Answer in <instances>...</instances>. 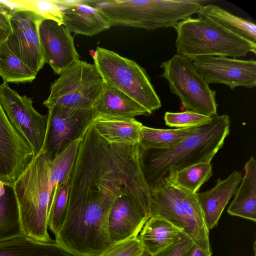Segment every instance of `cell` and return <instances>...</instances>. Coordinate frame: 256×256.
<instances>
[{
    "instance_id": "cell-6",
    "label": "cell",
    "mask_w": 256,
    "mask_h": 256,
    "mask_svg": "<svg viewBox=\"0 0 256 256\" xmlns=\"http://www.w3.org/2000/svg\"><path fill=\"white\" fill-rule=\"evenodd\" d=\"M104 82L94 64L80 60L60 74L50 87L43 104L76 109L92 108L100 94Z\"/></svg>"
},
{
    "instance_id": "cell-32",
    "label": "cell",
    "mask_w": 256,
    "mask_h": 256,
    "mask_svg": "<svg viewBox=\"0 0 256 256\" xmlns=\"http://www.w3.org/2000/svg\"><path fill=\"white\" fill-rule=\"evenodd\" d=\"M12 14L0 11V45L6 41L12 34L10 22Z\"/></svg>"
},
{
    "instance_id": "cell-15",
    "label": "cell",
    "mask_w": 256,
    "mask_h": 256,
    "mask_svg": "<svg viewBox=\"0 0 256 256\" xmlns=\"http://www.w3.org/2000/svg\"><path fill=\"white\" fill-rule=\"evenodd\" d=\"M60 8L62 24L71 33L92 36L110 26L104 16L88 0H56Z\"/></svg>"
},
{
    "instance_id": "cell-34",
    "label": "cell",
    "mask_w": 256,
    "mask_h": 256,
    "mask_svg": "<svg viewBox=\"0 0 256 256\" xmlns=\"http://www.w3.org/2000/svg\"><path fill=\"white\" fill-rule=\"evenodd\" d=\"M0 11L12 14L13 10L12 6L6 2H0Z\"/></svg>"
},
{
    "instance_id": "cell-18",
    "label": "cell",
    "mask_w": 256,
    "mask_h": 256,
    "mask_svg": "<svg viewBox=\"0 0 256 256\" xmlns=\"http://www.w3.org/2000/svg\"><path fill=\"white\" fill-rule=\"evenodd\" d=\"M244 175L227 212L234 216L256 222V162L251 156L244 167Z\"/></svg>"
},
{
    "instance_id": "cell-2",
    "label": "cell",
    "mask_w": 256,
    "mask_h": 256,
    "mask_svg": "<svg viewBox=\"0 0 256 256\" xmlns=\"http://www.w3.org/2000/svg\"><path fill=\"white\" fill-rule=\"evenodd\" d=\"M50 158L44 145L12 186L24 235L43 242L53 240L48 230L54 192Z\"/></svg>"
},
{
    "instance_id": "cell-25",
    "label": "cell",
    "mask_w": 256,
    "mask_h": 256,
    "mask_svg": "<svg viewBox=\"0 0 256 256\" xmlns=\"http://www.w3.org/2000/svg\"><path fill=\"white\" fill-rule=\"evenodd\" d=\"M18 208L5 193L0 197V242L24 235Z\"/></svg>"
},
{
    "instance_id": "cell-5",
    "label": "cell",
    "mask_w": 256,
    "mask_h": 256,
    "mask_svg": "<svg viewBox=\"0 0 256 256\" xmlns=\"http://www.w3.org/2000/svg\"><path fill=\"white\" fill-rule=\"evenodd\" d=\"M94 59L104 83L130 97L150 114L162 106L146 70L136 62L99 46Z\"/></svg>"
},
{
    "instance_id": "cell-36",
    "label": "cell",
    "mask_w": 256,
    "mask_h": 256,
    "mask_svg": "<svg viewBox=\"0 0 256 256\" xmlns=\"http://www.w3.org/2000/svg\"><path fill=\"white\" fill-rule=\"evenodd\" d=\"M140 256H152L151 254H150L148 252H146L145 250L144 251V252L142 253V254Z\"/></svg>"
},
{
    "instance_id": "cell-17",
    "label": "cell",
    "mask_w": 256,
    "mask_h": 256,
    "mask_svg": "<svg viewBox=\"0 0 256 256\" xmlns=\"http://www.w3.org/2000/svg\"><path fill=\"white\" fill-rule=\"evenodd\" d=\"M92 108L97 117L133 118L138 116L150 115L146 109L130 97L104 82Z\"/></svg>"
},
{
    "instance_id": "cell-12",
    "label": "cell",
    "mask_w": 256,
    "mask_h": 256,
    "mask_svg": "<svg viewBox=\"0 0 256 256\" xmlns=\"http://www.w3.org/2000/svg\"><path fill=\"white\" fill-rule=\"evenodd\" d=\"M42 20L32 11L13 10L12 34L6 41L14 54L36 74L45 64L38 31Z\"/></svg>"
},
{
    "instance_id": "cell-11",
    "label": "cell",
    "mask_w": 256,
    "mask_h": 256,
    "mask_svg": "<svg viewBox=\"0 0 256 256\" xmlns=\"http://www.w3.org/2000/svg\"><path fill=\"white\" fill-rule=\"evenodd\" d=\"M36 156L28 140L10 122L0 102V180L12 188Z\"/></svg>"
},
{
    "instance_id": "cell-35",
    "label": "cell",
    "mask_w": 256,
    "mask_h": 256,
    "mask_svg": "<svg viewBox=\"0 0 256 256\" xmlns=\"http://www.w3.org/2000/svg\"><path fill=\"white\" fill-rule=\"evenodd\" d=\"M4 186V183L0 180V197L4 195L6 193Z\"/></svg>"
},
{
    "instance_id": "cell-30",
    "label": "cell",
    "mask_w": 256,
    "mask_h": 256,
    "mask_svg": "<svg viewBox=\"0 0 256 256\" xmlns=\"http://www.w3.org/2000/svg\"><path fill=\"white\" fill-rule=\"evenodd\" d=\"M137 236L112 242L98 256H140L144 251Z\"/></svg>"
},
{
    "instance_id": "cell-29",
    "label": "cell",
    "mask_w": 256,
    "mask_h": 256,
    "mask_svg": "<svg viewBox=\"0 0 256 256\" xmlns=\"http://www.w3.org/2000/svg\"><path fill=\"white\" fill-rule=\"evenodd\" d=\"M212 118V116L192 110L180 112H166L164 116L166 125L177 128L198 126L208 122Z\"/></svg>"
},
{
    "instance_id": "cell-22",
    "label": "cell",
    "mask_w": 256,
    "mask_h": 256,
    "mask_svg": "<svg viewBox=\"0 0 256 256\" xmlns=\"http://www.w3.org/2000/svg\"><path fill=\"white\" fill-rule=\"evenodd\" d=\"M197 14L198 17L208 18L234 34L256 44V26L249 20L234 15L212 4L202 5Z\"/></svg>"
},
{
    "instance_id": "cell-21",
    "label": "cell",
    "mask_w": 256,
    "mask_h": 256,
    "mask_svg": "<svg viewBox=\"0 0 256 256\" xmlns=\"http://www.w3.org/2000/svg\"><path fill=\"white\" fill-rule=\"evenodd\" d=\"M0 256H70L55 240L43 242L22 235L0 242Z\"/></svg>"
},
{
    "instance_id": "cell-13",
    "label": "cell",
    "mask_w": 256,
    "mask_h": 256,
    "mask_svg": "<svg viewBox=\"0 0 256 256\" xmlns=\"http://www.w3.org/2000/svg\"><path fill=\"white\" fill-rule=\"evenodd\" d=\"M196 71L209 85L222 84L231 90L242 86L250 88L256 84V62L226 56H198L192 60Z\"/></svg>"
},
{
    "instance_id": "cell-24",
    "label": "cell",
    "mask_w": 256,
    "mask_h": 256,
    "mask_svg": "<svg viewBox=\"0 0 256 256\" xmlns=\"http://www.w3.org/2000/svg\"><path fill=\"white\" fill-rule=\"evenodd\" d=\"M36 74L14 54L6 41L0 45V76L4 82H31Z\"/></svg>"
},
{
    "instance_id": "cell-31",
    "label": "cell",
    "mask_w": 256,
    "mask_h": 256,
    "mask_svg": "<svg viewBox=\"0 0 256 256\" xmlns=\"http://www.w3.org/2000/svg\"><path fill=\"white\" fill-rule=\"evenodd\" d=\"M194 244V241L181 232L172 244L153 256H190Z\"/></svg>"
},
{
    "instance_id": "cell-10",
    "label": "cell",
    "mask_w": 256,
    "mask_h": 256,
    "mask_svg": "<svg viewBox=\"0 0 256 256\" xmlns=\"http://www.w3.org/2000/svg\"><path fill=\"white\" fill-rule=\"evenodd\" d=\"M150 216V190L124 194L114 202L108 218L112 242L138 236Z\"/></svg>"
},
{
    "instance_id": "cell-3",
    "label": "cell",
    "mask_w": 256,
    "mask_h": 256,
    "mask_svg": "<svg viewBox=\"0 0 256 256\" xmlns=\"http://www.w3.org/2000/svg\"><path fill=\"white\" fill-rule=\"evenodd\" d=\"M176 54L192 60L198 56H224L233 58L256 54V44L204 17L192 18L177 22Z\"/></svg>"
},
{
    "instance_id": "cell-4",
    "label": "cell",
    "mask_w": 256,
    "mask_h": 256,
    "mask_svg": "<svg viewBox=\"0 0 256 256\" xmlns=\"http://www.w3.org/2000/svg\"><path fill=\"white\" fill-rule=\"evenodd\" d=\"M150 216L162 218L212 253L207 228L196 194L165 181L150 188Z\"/></svg>"
},
{
    "instance_id": "cell-26",
    "label": "cell",
    "mask_w": 256,
    "mask_h": 256,
    "mask_svg": "<svg viewBox=\"0 0 256 256\" xmlns=\"http://www.w3.org/2000/svg\"><path fill=\"white\" fill-rule=\"evenodd\" d=\"M210 162L197 164L178 172L171 182L196 194L213 175Z\"/></svg>"
},
{
    "instance_id": "cell-16",
    "label": "cell",
    "mask_w": 256,
    "mask_h": 256,
    "mask_svg": "<svg viewBox=\"0 0 256 256\" xmlns=\"http://www.w3.org/2000/svg\"><path fill=\"white\" fill-rule=\"evenodd\" d=\"M242 180L241 173L235 170L225 180L218 178L214 186L210 190L196 193L206 225L209 230L217 225L224 208L235 194Z\"/></svg>"
},
{
    "instance_id": "cell-27",
    "label": "cell",
    "mask_w": 256,
    "mask_h": 256,
    "mask_svg": "<svg viewBox=\"0 0 256 256\" xmlns=\"http://www.w3.org/2000/svg\"><path fill=\"white\" fill-rule=\"evenodd\" d=\"M70 176L54 190L48 219V228L56 235L60 230L66 215L68 200Z\"/></svg>"
},
{
    "instance_id": "cell-33",
    "label": "cell",
    "mask_w": 256,
    "mask_h": 256,
    "mask_svg": "<svg viewBox=\"0 0 256 256\" xmlns=\"http://www.w3.org/2000/svg\"><path fill=\"white\" fill-rule=\"evenodd\" d=\"M212 253H208L194 244L190 256H212Z\"/></svg>"
},
{
    "instance_id": "cell-20",
    "label": "cell",
    "mask_w": 256,
    "mask_h": 256,
    "mask_svg": "<svg viewBox=\"0 0 256 256\" xmlns=\"http://www.w3.org/2000/svg\"><path fill=\"white\" fill-rule=\"evenodd\" d=\"M181 232L166 220L152 216L145 222L138 238L144 250L153 256L172 244Z\"/></svg>"
},
{
    "instance_id": "cell-8",
    "label": "cell",
    "mask_w": 256,
    "mask_h": 256,
    "mask_svg": "<svg viewBox=\"0 0 256 256\" xmlns=\"http://www.w3.org/2000/svg\"><path fill=\"white\" fill-rule=\"evenodd\" d=\"M48 108L45 148L50 158L82 138L97 116L92 108L76 109L56 105Z\"/></svg>"
},
{
    "instance_id": "cell-28",
    "label": "cell",
    "mask_w": 256,
    "mask_h": 256,
    "mask_svg": "<svg viewBox=\"0 0 256 256\" xmlns=\"http://www.w3.org/2000/svg\"><path fill=\"white\" fill-rule=\"evenodd\" d=\"M12 10H28L39 15L44 20H51L62 24V15L60 6L56 0H10Z\"/></svg>"
},
{
    "instance_id": "cell-7",
    "label": "cell",
    "mask_w": 256,
    "mask_h": 256,
    "mask_svg": "<svg viewBox=\"0 0 256 256\" xmlns=\"http://www.w3.org/2000/svg\"><path fill=\"white\" fill-rule=\"evenodd\" d=\"M160 67L164 70L160 76L168 80L170 91L179 97L184 106L208 116L217 114L216 91L210 89L190 58L175 54L162 62Z\"/></svg>"
},
{
    "instance_id": "cell-1",
    "label": "cell",
    "mask_w": 256,
    "mask_h": 256,
    "mask_svg": "<svg viewBox=\"0 0 256 256\" xmlns=\"http://www.w3.org/2000/svg\"><path fill=\"white\" fill-rule=\"evenodd\" d=\"M230 125L228 115L217 114L172 147L140 148L142 172L150 188L165 181L171 182L178 172L188 166L210 162L222 147L230 133Z\"/></svg>"
},
{
    "instance_id": "cell-19",
    "label": "cell",
    "mask_w": 256,
    "mask_h": 256,
    "mask_svg": "<svg viewBox=\"0 0 256 256\" xmlns=\"http://www.w3.org/2000/svg\"><path fill=\"white\" fill-rule=\"evenodd\" d=\"M92 124L100 136L111 144H139L142 124L135 118L96 117Z\"/></svg>"
},
{
    "instance_id": "cell-9",
    "label": "cell",
    "mask_w": 256,
    "mask_h": 256,
    "mask_svg": "<svg viewBox=\"0 0 256 256\" xmlns=\"http://www.w3.org/2000/svg\"><path fill=\"white\" fill-rule=\"evenodd\" d=\"M0 102L10 122L30 144L36 155L45 144L47 116L34 109L30 98L20 95L4 82L0 84Z\"/></svg>"
},
{
    "instance_id": "cell-23",
    "label": "cell",
    "mask_w": 256,
    "mask_h": 256,
    "mask_svg": "<svg viewBox=\"0 0 256 256\" xmlns=\"http://www.w3.org/2000/svg\"><path fill=\"white\" fill-rule=\"evenodd\" d=\"M197 128L198 126H195L164 130L142 126L138 144L142 149L168 148L193 133Z\"/></svg>"
},
{
    "instance_id": "cell-14",
    "label": "cell",
    "mask_w": 256,
    "mask_h": 256,
    "mask_svg": "<svg viewBox=\"0 0 256 256\" xmlns=\"http://www.w3.org/2000/svg\"><path fill=\"white\" fill-rule=\"evenodd\" d=\"M45 64L54 74H60L80 60L74 38L62 24L51 20H44L38 28Z\"/></svg>"
}]
</instances>
